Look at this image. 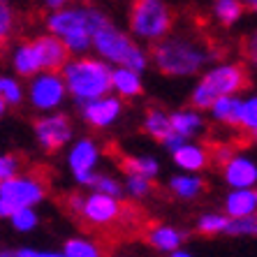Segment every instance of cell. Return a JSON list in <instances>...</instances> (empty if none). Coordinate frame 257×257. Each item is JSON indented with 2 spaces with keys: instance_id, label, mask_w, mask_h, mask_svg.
I'll list each match as a JSON object with an SVG mask.
<instances>
[{
  "instance_id": "cell-45",
  "label": "cell",
  "mask_w": 257,
  "mask_h": 257,
  "mask_svg": "<svg viewBox=\"0 0 257 257\" xmlns=\"http://www.w3.org/2000/svg\"><path fill=\"white\" fill-rule=\"evenodd\" d=\"M250 137H252V142L257 144V130H255V132H250Z\"/></svg>"
},
{
  "instance_id": "cell-16",
  "label": "cell",
  "mask_w": 257,
  "mask_h": 257,
  "mask_svg": "<svg viewBox=\"0 0 257 257\" xmlns=\"http://www.w3.org/2000/svg\"><path fill=\"white\" fill-rule=\"evenodd\" d=\"M169 120H172V130L183 139H197L206 130V118L195 107L174 109V111H169Z\"/></svg>"
},
{
  "instance_id": "cell-28",
  "label": "cell",
  "mask_w": 257,
  "mask_h": 257,
  "mask_svg": "<svg viewBox=\"0 0 257 257\" xmlns=\"http://www.w3.org/2000/svg\"><path fill=\"white\" fill-rule=\"evenodd\" d=\"M153 179L149 176H142V174H135V172H125V179H123V192H125L130 199H142L151 197V192H153Z\"/></svg>"
},
{
  "instance_id": "cell-47",
  "label": "cell",
  "mask_w": 257,
  "mask_h": 257,
  "mask_svg": "<svg viewBox=\"0 0 257 257\" xmlns=\"http://www.w3.org/2000/svg\"><path fill=\"white\" fill-rule=\"evenodd\" d=\"M114 257H127V255H114Z\"/></svg>"
},
{
  "instance_id": "cell-34",
  "label": "cell",
  "mask_w": 257,
  "mask_h": 257,
  "mask_svg": "<svg viewBox=\"0 0 257 257\" xmlns=\"http://www.w3.org/2000/svg\"><path fill=\"white\" fill-rule=\"evenodd\" d=\"M241 130L255 132L257 130V95H248L241 100Z\"/></svg>"
},
{
  "instance_id": "cell-27",
  "label": "cell",
  "mask_w": 257,
  "mask_h": 257,
  "mask_svg": "<svg viewBox=\"0 0 257 257\" xmlns=\"http://www.w3.org/2000/svg\"><path fill=\"white\" fill-rule=\"evenodd\" d=\"M0 100L7 107H21L26 102V86L17 79V74H0Z\"/></svg>"
},
{
  "instance_id": "cell-17",
  "label": "cell",
  "mask_w": 257,
  "mask_h": 257,
  "mask_svg": "<svg viewBox=\"0 0 257 257\" xmlns=\"http://www.w3.org/2000/svg\"><path fill=\"white\" fill-rule=\"evenodd\" d=\"M167 188L179 202H195L206 190V181L197 172H179L174 176H169Z\"/></svg>"
},
{
  "instance_id": "cell-25",
  "label": "cell",
  "mask_w": 257,
  "mask_h": 257,
  "mask_svg": "<svg viewBox=\"0 0 257 257\" xmlns=\"http://www.w3.org/2000/svg\"><path fill=\"white\" fill-rule=\"evenodd\" d=\"M60 252L65 257H104V250L97 241L88 239V236H70L65 239Z\"/></svg>"
},
{
  "instance_id": "cell-42",
  "label": "cell",
  "mask_w": 257,
  "mask_h": 257,
  "mask_svg": "<svg viewBox=\"0 0 257 257\" xmlns=\"http://www.w3.org/2000/svg\"><path fill=\"white\" fill-rule=\"evenodd\" d=\"M241 5H243L245 10H250V12L257 14V0H241Z\"/></svg>"
},
{
  "instance_id": "cell-12",
  "label": "cell",
  "mask_w": 257,
  "mask_h": 257,
  "mask_svg": "<svg viewBox=\"0 0 257 257\" xmlns=\"http://www.w3.org/2000/svg\"><path fill=\"white\" fill-rule=\"evenodd\" d=\"M79 107V118L84 120L90 130H107L114 127L125 114V100H120L116 93H107L95 100H88Z\"/></svg>"
},
{
  "instance_id": "cell-36",
  "label": "cell",
  "mask_w": 257,
  "mask_h": 257,
  "mask_svg": "<svg viewBox=\"0 0 257 257\" xmlns=\"http://www.w3.org/2000/svg\"><path fill=\"white\" fill-rule=\"evenodd\" d=\"M243 56L250 65L257 67V28L252 33H248L243 40Z\"/></svg>"
},
{
  "instance_id": "cell-31",
  "label": "cell",
  "mask_w": 257,
  "mask_h": 257,
  "mask_svg": "<svg viewBox=\"0 0 257 257\" xmlns=\"http://www.w3.org/2000/svg\"><path fill=\"white\" fill-rule=\"evenodd\" d=\"M229 236H257V211L248 215H241V218H229L227 232Z\"/></svg>"
},
{
  "instance_id": "cell-6",
  "label": "cell",
  "mask_w": 257,
  "mask_h": 257,
  "mask_svg": "<svg viewBox=\"0 0 257 257\" xmlns=\"http://www.w3.org/2000/svg\"><path fill=\"white\" fill-rule=\"evenodd\" d=\"M130 35L137 42L156 44L174 28V12L167 0H132L127 14Z\"/></svg>"
},
{
  "instance_id": "cell-22",
  "label": "cell",
  "mask_w": 257,
  "mask_h": 257,
  "mask_svg": "<svg viewBox=\"0 0 257 257\" xmlns=\"http://www.w3.org/2000/svg\"><path fill=\"white\" fill-rule=\"evenodd\" d=\"M222 209L229 218H241L252 211H257V197L252 188H229V192L222 197Z\"/></svg>"
},
{
  "instance_id": "cell-29",
  "label": "cell",
  "mask_w": 257,
  "mask_h": 257,
  "mask_svg": "<svg viewBox=\"0 0 257 257\" xmlns=\"http://www.w3.org/2000/svg\"><path fill=\"white\" fill-rule=\"evenodd\" d=\"M123 169L125 172H135L142 174V176H149V179L156 181L160 176V160L156 156H130L123 160Z\"/></svg>"
},
{
  "instance_id": "cell-21",
  "label": "cell",
  "mask_w": 257,
  "mask_h": 257,
  "mask_svg": "<svg viewBox=\"0 0 257 257\" xmlns=\"http://www.w3.org/2000/svg\"><path fill=\"white\" fill-rule=\"evenodd\" d=\"M241 100H243V97H239V93H236V95H222L211 102V107L206 109V114H209V118L213 120V123H218V125L239 127Z\"/></svg>"
},
{
  "instance_id": "cell-4",
  "label": "cell",
  "mask_w": 257,
  "mask_h": 257,
  "mask_svg": "<svg viewBox=\"0 0 257 257\" xmlns=\"http://www.w3.org/2000/svg\"><path fill=\"white\" fill-rule=\"evenodd\" d=\"M90 51H95L97 58H102L111 67L125 65V67L142 72V74L151 65V54L142 47V42H137L130 33H125V30L118 28L116 24H111V19L93 33V47H90Z\"/></svg>"
},
{
  "instance_id": "cell-7",
  "label": "cell",
  "mask_w": 257,
  "mask_h": 257,
  "mask_svg": "<svg viewBox=\"0 0 257 257\" xmlns=\"http://www.w3.org/2000/svg\"><path fill=\"white\" fill-rule=\"evenodd\" d=\"M65 206L72 215H79L90 227H109V225L118 222L123 215V204L118 197H111V195L97 190L72 192L65 199Z\"/></svg>"
},
{
  "instance_id": "cell-9",
  "label": "cell",
  "mask_w": 257,
  "mask_h": 257,
  "mask_svg": "<svg viewBox=\"0 0 257 257\" xmlns=\"http://www.w3.org/2000/svg\"><path fill=\"white\" fill-rule=\"evenodd\" d=\"M44 199H47V181L37 174L19 172L0 181V202H5L10 211L40 206Z\"/></svg>"
},
{
  "instance_id": "cell-41",
  "label": "cell",
  "mask_w": 257,
  "mask_h": 257,
  "mask_svg": "<svg viewBox=\"0 0 257 257\" xmlns=\"http://www.w3.org/2000/svg\"><path fill=\"white\" fill-rule=\"evenodd\" d=\"M167 257H195L190 250H186V248H176V250L167 252Z\"/></svg>"
},
{
  "instance_id": "cell-23",
  "label": "cell",
  "mask_w": 257,
  "mask_h": 257,
  "mask_svg": "<svg viewBox=\"0 0 257 257\" xmlns=\"http://www.w3.org/2000/svg\"><path fill=\"white\" fill-rule=\"evenodd\" d=\"M142 130L149 135L151 139L162 142L172 132V120H169V111L160 107H151L142 118Z\"/></svg>"
},
{
  "instance_id": "cell-10",
  "label": "cell",
  "mask_w": 257,
  "mask_h": 257,
  "mask_svg": "<svg viewBox=\"0 0 257 257\" xmlns=\"http://www.w3.org/2000/svg\"><path fill=\"white\" fill-rule=\"evenodd\" d=\"M100 162H102V146L93 137H77L70 142L65 165L79 188L93 186L95 174L100 172V169H97Z\"/></svg>"
},
{
  "instance_id": "cell-24",
  "label": "cell",
  "mask_w": 257,
  "mask_h": 257,
  "mask_svg": "<svg viewBox=\"0 0 257 257\" xmlns=\"http://www.w3.org/2000/svg\"><path fill=\"white\" fill-rule=\"evenodd\" d=\"M245 7L241 5V0H213L211 5V14L222 28H232L241 21Z\"/></svg>"
},
{
  "instance_id": "cell-37",
  "label": "cell",
  "mask_w": 257,
  "mask_h": 257,
  "mask_svg": "<svg viewBox=\"0 0 257 257\" xmlns=\"http://www.w3.org/2000/svg\"><path fill=\"white\" fill-rule=\"evenodd\" d=\"M17 257H65L60 250H40V248H30V245H21L17 250Z\"/></svg>"
},
{
  "instance_id": "cell-15",
  "label": "cell",
  "mask_w": 257,
  "mask_h": 257,
  "mask_svg": "<svg viewBox=\"0 0 257 257\" xmlns=\"http://www.w3.org/2000/svg\"><path fill=\"white\" fill-rule=\"evenodd\" d=\"M169 156H172V162L181 169V172L202 174L204 169H206V165L211 162L209 149H206L204 144L195 142V139H186V142L181 144L174 153H169Z\"/></svg>"
},
{
  "instance_id": "cell-39",
  "label": "cell",
  "mask_w": 257,
  "mask_h": 257,
  "mask_svg": "<svg viewBox=\"0 0 257 257\" xmlns=\"http://www.w3.org/2000/svg\"><path fill=\"white\" fill-rule=\"evenodd\" d=\"M232 153H234V149H229V146H220V149H215V162L222 165V162L227 160Z\"/></svg>"
},
{
  "instance_id": "cell-8",
  "label": "cell",
  "mask_w": 257,
  "mask_h": 257,
  "mask_svg": "<svg viewBox=\"0 0 257 257\" xmlns=\"http://www.w3.org/2000/svg\"><path fill=\"white\" fill-rule=\"evenodd\" d=\"M26 102L37 114L58 111L67 102V88L60 70H40L28 79L26 86Z\"/></svg>"
},
{
  "instance_id": "cell-1",
  "label": "cell",
  "mask_w": 257,
  "mask_h": 257,
  "mask_svg": "<svg viewBox=\"0 0 257 257\" xmlns=\"http://www.w3.org/2000/svg\"><path fill=\"white\" fill-rule=\"evenodd\" d=\"M215 56L209 44L190 33H169L151 44V63L169 79L199 77Z\"/></svg>"
},
{
  "instance_id": "cell-26",
  "label": "cell",
  "mask_w": 257,
  "mask_h": 257,
  "mask_svg": "<svg viewBox=\"0 0 257 257\" xmlns=\"http://www.w3.org/2000/svg\"><path fill=\"white\" fill-rule=\"evenodd\" d=\"M229 225V215L225 211H206L195 220V229H197L202 236H218V234H225Z\"/></svg>"
},
{
  "instance_id": "cell-30",
  "label": "cell",
  "mask_w": 257,
  "mask_h": 257,
  "mask_svg": "<svg viewBox=\"0 0 257 257\" xmlns=\"http://www.w3.org/2000/svg\"><path fill=\"white\" fill-rule=\"evenodd\" d=\"M7 220H10L14 232H19V234H30L40 227V213H37L35 206H26V209L12 211V215Z\"/></svg>"
},
{
  "instance_id": "cell-48",
  "label": "cell",
  "mask_w": 257,
  "mask_h": 257,
  "mask_svg": "<svg viewBox=\"0 0 257 257\" xmlns=\"http://www.w3.org/2000/svg\"><path fill=\"white\" fill-rule=\"evenodd\" d=\"M0 181H3V179H0Z\"/></svg>"
},
{
  "instance_id": "cell-38",
  "label": "cell",
  "mask_w": 257,
  "mask_h": 257,
  "mask_svg": "<svg viewBox=\"0 0 257 257\" xmlns=\"http://www.w3.org/2000/svg\"><path fill=\"white\" fill-rule=\"evenodd\" d=\"M183 142H186V139H183V137H181V135H176V132H169V135H167V137H165V139H162V149H165V151H167V153H174V151H176V149H179V146H181V144H183Z\"/></svg>"
},
{
  "instance_id": "cell-44",
  "label": "cell",
  "mask_w": 257,
  "mask_h": 257,
  "mask_svg": "<svg viewBox=\"0 0 257 257\" xmlns=\"http://www.w3.org/2000/svg\"><path fill=\"white\" fill-rule=\"evenodd\" d=\"M5 111H7V104L3 100H0V118H3V116H5Z\"/></svg>"
},
{
  "instance_id": "cell-33",
  "label": "cell",
  "mask_w": 257,
  "mask_h": 257,
  "mask_svg": "<svg viewBox=\"0 0 257 257\" xmlns=\"http://www.w3.org/2000/svg\"><path fill=\"white\" fill-rule=\"evenodd\" d=\"M17 28V14H14L10 0H0V47H5Z\"/></svg>"
},
{
  "instance_id": "cell-3",
  "label": "cell",
  "mask_w": 257,
  "mask_h": 257,
  "mask_svg": "<svg viewBox=\"0 0 257 257\" xmlns=\"http://www.w3.org/2000/svg\"><path fill=\"white\" fill-rule=\"evenodd\" d=\"M60 74L65 81L67 97L74 104H84L111 93V65L97 56H70Z\"/></svg>"
},
{
  "instance_id": "cell-43",
  "label": "cell",
  "mask_w": 257,
  "mask_h": 257,
  "mask_svg": "<svg viewBox=\"0 0 257 257\" xmlns=\"http://www.w3.org/2000/svg\"><path fill=\"white\" fill-rule=\"evenodd\" d=\"M0 257H17V250H0Z\"/></svg>"
},
{
  "instance_id": "cell-2",
  "label": "cell",
  "mask_w": 257,
  "mask_h": 257,
  "mask_svg": "<svg viewBox=\"0 0 257 257\" xmlns=\"http://www.w3.org/2000/svg\"><path fill=\"white\" fill-rule=\"evenodd\" d=\"M109 17L95 5L88 3H67L65 7L49 12L47 33L56 35L67 47L70 56H84L93 47V33L102 24H107Z\"/></svg>"
},
{
  "instance_id": "cell-5",
  "label": "cell",
  "mask_w": 257,
  "mask_h": 257,
  "mask_svg": "<svg viewBox=\"0 0 257 257\" xmlns=\"http://www.w3.org/2000/svg\"><path fill=\"white\" fill-rule=\"evenodd\" d=\"M248 86V74L243 65L225 60V63H215L209 65L199 74L197 84L190 90V107L206 111L211 102L222 95H236Z\"/></svg>"
},
{
  "instance_id": "cell-32",
  "label": "cell",
  "mask_w": 257,
  "mask_h": 257,
  "mask_svg": "<svg viewBox=\"0 0 257 257\" xmlns=\"http://www.w3.org/2000/svg\"><path fill=\"white\" fill-rule=\"evenodd\" d=\"M88 190H97V192H104V195H111V197H123V181L114 174H104V172H97L95 174V181Z\"/></svg>"
},
{
  "instance_id": "cell-11",
  "label": "cell",
  "mask_w": 257,
  "mask_h": 257,
  "mask_svg": "<svg viewBox=\"0 0 257 257\" xmlns=\"http://www.w3.org/2000/svg\"><path fill=\"white\" fill-rule=\"evenodd\" d=\"M37 146L47 153H58V151L67 149L70 142L74 139V123L67 114L63 111H49V114H40L33 125Z\"/></svg>"
},
{
  "instance_id": "cell-20",
  "label": "cell",
  "mask_w": 257,
  "mask_h": 257,
  "mask_svg": "<svg viewBox=\"0 0 257 257\" xmlns=\"http://www.w3.org/2000/svg\"><path fill=\"white\" fill-rule=\"evenodd\" d=\"M10 63H12L14 74L21 79H30L33 74L42 70V58H40L35 42H19L12 51Z\"/></svg>"
},
{
  "instance_id": "cell-35",
  "label": "cell",
  "mask_w": 257,
  "mask_h": 257,
  "mask_svg": "<svg viewBox=\"0 0 257 257\" xmlns=\"http://www.w3.org/2000/svg\"><path fill=\"white\" fill-rule=\"evenodd\" d=\"M21 172V160L14 153H3L0 156V179H10Z\"/></svg>"
},
{
  "instance_id": "cell-40",
  "label": "cell",
  "mask_w": 257,
  "mask_h": 257,
  "mask_svg": "<svg viewBox=\"0 0 257 257\" xmlns=\"http://www.w3.org/2000/svg\"><path fill=\"white\" fill-rule=\"evenodd\" d=\"M67 3H72V0H44V7H47L49 12H54V10H60V7H65Z\"/></svg>"
},
{
  "instance_id": "cell-19",
  "label": "cell",
  "mask_w": 257,
  "mask_h": 257,
  "mask_svg": "<svg viewBox=\"0 0 257 257\" xmlns=\"http://www.w3.org/2000/svg\"><path fill=\"white\" fill-rule=\"evenodd\" d=\"M33 42H35L37 51H40V58H42V70H63V65L70 60L67 47L56 35H51V33L35 37Z\"/></svg>"
},
{
  "instance_id": "cell-46",
  "label": "cell",
  "mask_w": 257,
  "mask_h": 257,
  "mask_svg": "<svg viewBox=\"0 0 257 257\" xmlns=\"http://www.w3.org/2000/svg\"><path fill=\"white\" fill-rule=\"evenodd\" d=\"M252 190H255V197H257V186H255V188H252Z\"/></svg>"
},
{
  "instance_id": "cell-18",
  "label": "cell",
  "mask_w": 257,
  "mask_h": 257,
  "mask_svg": "<svg viewBox=\"0 0 257 257\" xmlns=\"http://www.w3.org/2000/svg\"><path fill=\"white\" fill-rule=\"evenodd\" d=\"M111 93H116L120 100H135V97H139L144 93L142 72L125 67V65H114L111 67Z\"/></svg>"
},
{
  "instance_id": "cell-14",
  "label": "cell",
  "mask_w": 257,
  "mask_h": 257,
  "mask_svg": "<svg viewBox=\"0 0 257 257\" xmlns=\"http://www.w3.org/2000/svg\"><path fill=\"white\" fill-rule=\"evenodd\" d=\"M144 236H146V243H149L156 252L167 255V252L176 250V248H183V243H186V239H188V232L176 227V225L156 222V225H151V227L146 229Z\"/></svg>"
},
{
  "instance_id": "cell-13",
  "label": "cell",
  "mask_w": 257,
  "mask_h": 257,
  "mask_svg": "<svg viewBox=\"0 0 257 257\" xmlns=\"http://www.w3.org/2000/svg\"><path fill=\"white\" fill-rule=\"evenodd\" d=\"M222 183L227 188H255L257 186V160L243 151H234L220 165Z\"/></svg>"
}]
</instances>
